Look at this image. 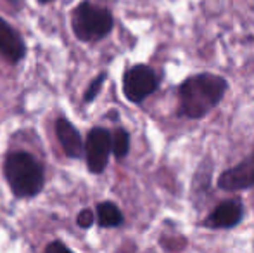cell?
<instances>
[{"label": "cell", "mask_w": 254, "mask_h": 253, "mask_svg": "<svg viewBox=\"0 0 254 253\" xmlns=\"http://www.w3.org/2000/svg\"><path fill=\"white\" fill-rule=\"evenodd\" d=\"M38 2H42V3H47V2H52V0H38Z\"/></svg>", "instance_id": "cell-15"}, {"label": "cell", "mask_w": 254, "mask_h": 253, "mask_svg": "<svg viewBox=\"0 0 254 253\" xmlns=\"http://www.w3.org/2000/svg\"><path fill=\"white\" fill-rule=\"evenodd\" d=\"M228 84L223 77L213 73H199L189 77L178 87V113L187 118H204L213 108L220 104Z\"/></svg>", "instance_id": "cell-1"}, {"label": "cell", "mask_w": 254, "mask_h": 253, "mask_svg": "<svg viewBox=\"0 0 254 253\" xmlns=\"http://www.w3.org/2000/svg\"><path fill=\"white\" fill-rule=\"evenodd\" d=\"M106 78H107V75L102 71V73L99 75V77H95L94 80H92V84L88 85L87 92H85V95H83V101L85 102H92L95 97H97L99 92H101V88H102V84L106 82Z\"/></svg>", "instance_id": "cell-12"}, {"label": "cell", "mask_w": 254, "mask_h": 253, "mask_svg": "<svg viewBox=\"0 0 254 253\" xmlns=\"http://www.w3.org/2000/svg\"><path fill=\"white\" fill-rule=\"evenodd\" d=\"M94 220H95V213H94V210H90V208L81 210L76 217V224L81 229H90V227L94 226Z\"/></svg>", "instance_id": "cell-13"}, {"label": "cell", "mask_w": 254, "mask_h": 253, "mask_svg": "<svg viewBox=\"0 0 254 253\" xmlns=\"http://www.w3.org/2000/svg\"><path fill=\"white\" fill-rule=\"evenodd\" d=\"M244 217V206L237 199L223 201L206 217L204 226L211 229H232L239 226V222Z\"/></svg>", "instance_id": "cell-7"}, {"label": "cell", "mask_w": 254, "mask_h": 253, "mask_svg": "<svg viewBox=\"0 0 254 253\" xmlns=\"http://www.w3.org/2000/svg\"><path fill=\"white\" fill-rule=\"evenodd\" d=\"M159 78L152 68L145 64H137L127 70L123 77V92L130 102H142L145 97L157 90Z\"/></svg>", "instance_id": "cell-4"}, {"label": "cell", "mask_w": 254, "mask_h": 253, "mask_svg": "<svg viewBox=\"0 0 254 253\" xmlns=\"http://www.w3.org/2000/svg\"><path fill=\"white\" fill-rule=\"evenodd\" d=\"M71 24H73V31L78 40L95 42L111 33L114 19L109 9H104L85 0L73 10Z\"/></svg>", "instance_id": "cell-3"}, {"label": "cell", "mask_w": 254, "mask_h": 253, "mask_svg": "<svg viewBox=\"0 0 254 253\" xmlns=\"http://www.w3.org/2000/svg\"><path fill=\"white\" fill-rule=\"evenodd\" d=\"M56 134L63 146L64 153L69 158H80L85 151V142L81 139L80 132L74 128L73 123L66 118H59L56 122Z\"/></svg>", "instance_id": "cell-9"}, {"label": "cell", "mask_w": 254, "mask_h": 253, "mask_svg": "<svg viewBox=\"0 0 254 253\" xmlns=\"http://www.w3.org/2000/svg\"><path fill=\"white\" fill-rule=\"evenodd\" d=\"M218 187L225 191H242L254 187V151L244 162L225 170L218 179Z\"/></svg>", "instance_id": "cell-6"}, {"label": "cell", "mask_w": 254, "mask_h": 253, "mask_svg": "<svg viewBox=\"0 0 254 253\" xmlns=\"http://www.w3.org/2000/svg\"><path fill=\"white\" fill-rule=\"evenodd\" d=\"M45 252H47V253H51V252L52 253L54 252H69V248H67L64 243H61V241H54V243L45 247Z\"/></svg>", "instance_id": "cell-14"}, {"label": "cell", "mask_w": 254, "mask_h": 253, "mask_svg": "<svg viewBox=\"0 0 254 253\" xmlns=\"http://www.w3.org/2000/svg\"><path fill=\"white\" fill-rule=\"evenodd\" d=\"M113 151V135L107 128L95 127L88 132L85 141V155L87 165L92 173H102L109 162V155Z\"/></svg>", "instance_id": "cell-5"}, {"label": "cell", "mask_w": 254, "mask_h": 253, "mask_svg": "<svg viewBox=\"0 0 254 253\" xmlns=\"http://www.w3.org/2000/svg\"><path fill=\"white\" fill-rule=\"evenodd\" d=\"M95 213H97V222L101 227H118L125 222L121 210L111 201L99 203L97 208H95Z\"/></svg>", "instance_id": "cell-10"}, {"label": "cell", "mask_w": 254, "mask_h": 253, "mask_svg": "<svg viewBox=\"0 0 254 253\" xmlns=\"http://www.w3.org/2000/svg\"><path fill=\"white\" fill-rule=\"evenodd\" d=\"M0 54L10 64H17L26 54L23 38L2 16H0Z\"/></svg>", "instance_id": "cell-8"}, {"label": "cell", "mask_w": 254, "mask_h": 253, "mask_svg": "<svg viewBox=\"0 0 254 253\" xmlns=\"http://www.w3.org/2000/svg\"><path fill=\"white\" fill-rule=\"evenodd\" d=\"M130 151V134L125 128H116L113 134V153L118 160H123Z\"/></svg>", "instance_id": "cell-11"}, {"label": "cell", "mask_w": 254, "mask_h": 253, "mask_svg": "<svg viewBox=\"0 0 254 253\" xmlns=\"http://www.w3.org/2000/svg\"><path fill=\"white\" fill-rule=\"evenodd\" d=\"M3 175L17 198H33L44 189V167L26 151H12L5 156Z\"/></svg>", "instance_id": "cell-2"}]
</instances>
